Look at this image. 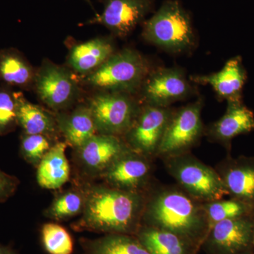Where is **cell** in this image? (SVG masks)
<instances>
[{"instance_id": "6da1fadb", "label": "cell", "mask_w": 254, "mask_h": 254, "mask_svg": "<svg viewBox=\"0 0 254 254\" xmlns=\"http://www.w3.org/2000/svg\"><path fill=\"white\" fill-rule=\"evenodd\" d=\"M86 203L81 217L71 224L76 232L135 235L141 227L146 193H135L105 185H83Z\"/></svg>"}, {"instance_id": "7a4b0ae2", "label": "cell", "mask_w": 254, "mask_h": 254, "mask_svg": "<svg viewBox=\"0 0 254 254\" xmlns=\"http://www.w3.org/2000/svg\"><path fill=\"white\" fill-rule=\"evenodd\" d=\"M141 225L168 230L201 248L210 230L203 203L178 185H152L146 193Z\"/></svg>"}, {"instance_id": "3957f363", "label": "cell", "mask_w": 254, "mask_h": 254, "mask_svg": "<svg viewBox=\"0 0 254 254\" xmlns=\"http://www.w3.org/2000/svg\"><path fill=\"white\" fill-rule=\"evenodd\" d=\"M145 41L173 54L187 53L196 45L190 14L177 0H168L143 23Z\"/></svg>"}, {"instance_id": "277c9868", "label": "cell", "mask_w": 254, "mask_h": 254, "mask_svg": "<svg viewBox=\"0 0 254 254\" xmlns=\"http://www.w3.org/2000/svg\"><path fill=\"white\" fill-rule=\"evenodd\" d=\"M150 71L145 57L136 50L125 48L115 52L93 72L79 77L82 84L97 91L136 95Z\"/></svg>"}, {"instance_id": "5b68a950", "label": "cell", "mask_w": 254, "mask_h": 254, "mask_svg": "<svg viewBox=\"0 0 254 254\" xmlns=\"http://www.w3.org/2000/svg\"><path fill=\"white\" fill-rule=\"evenodd\" d=\"M170 176L187 193L202 203L222 199L228 192L215 169L205 165L190 152L163 158Z\"/></svg>"}, {"instance_id": "8992f818", "label": "cell", "mask_w": 254, "mask_h": 254, "mask_svg": "<svg viewBox=\"0 0 254 254\" xmlns=\"http://www.w3.org/2000/svg\"><path fill=\"white\" fill-rule=\"evenodd\" d=\"M87 105L97 133L122 138L136 120L143 104L135 95L97 91Z\"/></svg>"}, {"instance_id": "52a82bcc", "label": "cell", "mask_w": 254, "mask_h": 254, "mask_svg": "<svg viewBox=\"0 0 254 254\" xmlns=\"http://www.w3.org/2000/svg\"><path fill=\"white\" fill-rule=\"evenodd\" d=\"M33 88L39 99L55 113L70 109L81 96L78 79L72 71L48 60L36 70Z\"/></svg>"}, {"instance_id": "ba28073f", "label": "cell", "mask_w": 254, "mask_h": 254, "mask_svg": "<svg viewBox=\"0 0 254 254\" xmlns=\"http://www.w3.org/2000/svg\"><path fill=\"white\" fill-rule=\"evenodd\" d=\"M201 98L183 108L174 110L159 147L157 157L160 158L190 152L204 133L201 118Z\"/></svg>"}, {"instance_id": "9c48e42d", "label": "cell", "mask_w": 254, "mask_h": 254, "mask_svg": "<svg viewBox=\"0 0 254 254\" xmlns=\"http://www.w3.org/2000/svg\"><path fill=\"white\" fill-rule=\"evenodd\" d=\"M173 113L170 107L142 105L136 120L122 138L130 149L153 160L157 158Z\"/></svg>"}, {"instance_id": "30bf717a", "label": "cell", "mask_w": 254, "mask_h": 254, "mask_svg": "<svg viewBox=\"0 0 254 254\" xmlns=\"http://www.w3.org/2000/svg\"><path fill=\"white\" fill-rule=\"evenodd\" d=\"M194 93L195 88L187 79L185 71L175 66L151 70L137 94L143 105L167 108L190 98Z\"/></svg>"}, {"instance_id": "8fae6325", "label": "cell", "mask_w": 254, "mask_h": 254, "mask_svg": "<svg viewBox=\"0 0 254 254\" xmlns=\"http://www.w3.org/2000/svg\"><path fill=\"white\" fill-rule=\"evenodd\" d=\"M152 160L128 149L110 165L100 178L105 185L118 190L146 193L153 185Z\"/></svg>"}, {"instance_id": "7c38bea8", "label": "cell", "mask_w": 254, "mask_h": 254, "mask_svg": "<svg viewBox=\"0 0 254 254\" xmlns=\"http://www.w3.org/2000/svg\"><path fill=\"white\" fill-rule=\"evenodd\" d=\"M254 215L217 222L202 245L208 254H237L253 250Z\"/></svg>"}, {"instance_id": "4fadbf2b", "label": "cell", "mask_w": 254, "mask_h": 254, "mask_svg": "<svg viewBox=\"0 0 254 254\" xmlns=\"http://www.w3.org/2000/svg\"><path fill=\"white\" fill-rule=\"evenodd\" d=\"M103 12L88 21V24L105 26L120 38L128 36L145 21L153 9V0H101Z\"/></svg>"}, {"instance_id": "5bb4252c", "label": "cell", "mask_w": 254, "mask_h": 254, "mask_svg": "<svg viewBox=\"0 0 254 254\" xmlns=\"http://www.w3.org/2000/svg\"><path fill=\"white\" fill-rule=\"evenodd\" d=\"M128 149L121 137L96 133L75 149V162L83 176L100 178L110 165Z\"/></svg>"}, {"instance_id": "9a60e30c", "label": "cell", "mask_w": 254, "mask_h": 254, "mask_svg": "<svg viewBox=\"0 0 254 254\" xmlns=\"http://www.w3.org/2000/svg\"><path fill=\"white\" fill-rule=\"evenodd\" d=\"M230 198L254 208V157L228 155L215 168Z\"/></svg>"}, {"instance_id": "2e32d148", "label": "cell", "mask_w": 254, "mask_h": 254, "mask_svg": "<svg viewBox=\"0 0 254 254\" xmlns=\"http://www.w3.org/2000/svg\"><path fill=\"white\" fill-rule=\"evenodd\" d=\"M190 81L195 84L208 85L221 100L243 101V89L247 80V72L240 56L227 61L223 67L217 72L207 75H193Z\"/></svg>"}, {"instance_id": "e0dca14e", "label": "cell", "mask_w": 254, "mask_h": 254, "mask_svg": "<svg viewBox=\"0 0 254 254\" xmlns=\"http://www.w3.org/2000/svg\"><path fill=\"white\" fill-rule=\"evenodd\" d=\"M254 131V113L243 101L227 103L225 113L218 121L205 128L210 141L223 145L230 153L235 137Z\"/></svg>"}, {"instance_id": "ac0fdd59", "label": "cell", "mask_w": 254, "mask_h": 254, "mask_svg": "<svg viewBox=\"0 0 254 254\" xmlns=\"http://www.w3.org/2000/svg\"><path fill=\"white\" fill-rule=\"evenodd\" d=\"M115 53L113 41L107 38H93L77 43L69 50L67 64L80 76H84L98 69Z\"/></svg>"}, {"instance_id": "d6986e66", "label": "cell", "mask_w": 254, "mask_h": 254, "mask_svg": "<svg viewBox=\"0 0 254 254\" xmlns=\"http://www.w3.org/2000/svg\"><path fill=\"white\" fill-rule=\"evenodd\" d=\"M54 114L60 134L74 150L98 133L88 105H78L71 111Z\"/></svg>"}, {"instance_id": "ffe728a7", "label": "cell", "mask_w": 254, "mask_h": 254, "mask_svg": "<svg viewBox=\"0 0 254 254\" xmlns=\"http://www.w3.org/2000/svg\"><path fill=\"white\" fill-rule=\"evenodd\" d=\"M135 236L150 254H197L200 249L174 232L144 225Z\"/></svg>"}, {"instance_id": "44dd1931", "label": "cell", "mask_w": 254, "mask_h": 254, "mask_svg": "<svg viewBox=\"0 0 254 254\" xmlns=\"http://www.w3.org/2000/svg\"><path fill=\"white\" fill-rule=\"evenodd\" d=\"M18 126L26 134H42L57 139L60 134L55 114L30 103L21 92H16Z\"/></svg>"}, {"instance_id": "7402d4cb", "label": "cell", "mask_w": 254, "mask_h": 254, "mask_svg": "<svg viewBox=\"0 0 254 254\" xmlns=\"http://www.w3.org/2000/svg\"><path fill=\"white\" fill-rule=\"evenodd\" d=\"M68 145L57 142L37 167V182L46 190H58L69 180L70 165L66 156Z\"/></svg>"}, {"instance_id": "603a6c76", "label": "cell", "mask_w": 254, "mask_h": 254, "mask_svg": "<svg viewBox=\"0 0 254 254\" xmlns=\"http://www.w3.org/2000/svg\"><path fill=\"white\" fill-rule=\"evenodd\" d=\"M36 70L17 50H0V82L23 90L33 88Z\"/></svg>"}, {"instance_id": "cb8c5ba5", "label": "cell", "mask_w": 254, "mask_h": 254, "mask_svg": "<svg viewBox=\"0 0 254 254\" xmlns=\"http://www.w3.org/2000/svg\"><path fill=\"white\" fill-rule=\"evenodd\" d=\"M85 254H150L135 235L108 234L93 240H83Z\"/></svg>"}, {"instance_id": "d4e9b609", "label": "cell", "mask_w": 254, "mask_h": 254, "mask_svg": "<svg viewBox=\"0 0 254 254\" xmlns=\"http://www.w3.org/2000/svg\"><path fill=\"white\" fill-rule=\"evenodd\" d=\"M86 203V193L83 185L68 189L55 195L46 209L44 215L55 221H66L81 215Z\"/></svg>"}, {"instance_id": "484cf974", "label": "cell", "mask_w": 254, "mask_h": 254, "mask_svg": "<svg viewBox=\"0 0 254 254\" xmlns=\"http://www.w3.org/2000/svg\"><path fill=\"white\" fill-rule=\"evenodd\" d=\"M210 229L217 222L227 219L254 215V208L235 198L218 199L203 203Z\"/></svg>"}, {"instance_id": "4316f807", "label": "cell", "mask_w": 254, "mask_h": 254, "mask_svg": "<svg viewBox=\"0 0 254 254\" xmlns=\"http://www.w3.org/2000/svg\"><path fill=\"white\" fill-rule=\"evenodd\" d=\"M42 242L49 254H71L73 242L67 230L59 224H45L41 230Z\"/></svg>"}, {"instance_id": "83f0119b", "label": "cell", "mask_w": 254, "mask_h": 254, "mask_svg": "<svg viewBox=\"0 0 254 254\" xmlns=\"http://www.w3.org/2000/svg\"><path fill=\"white\" fill-rule=\"evenodd\" d=\"M57 142L58 140L46 135L23 133L20 140V154L27 163L37 168Z\"/></svg>"}, {"instance_id": "f1b7e54d", "label": "cell", "mask_w": 254, "mask_h": 254, "mask_svg": "<svg viewBox=\"0 0 254 254\" xmlns=\"http://www.w3.org/2000/svg\"><path fill=\"white\" fill-rule=\"evenodd\" d=\"M0 82V136L11 133L18 126L16 92Z\"/></svg>"}, {"instance_id": "f546056e", "label": "cell", "mask_w": 254, "mask_h": 254, "mask_svg": "<svg viewBox=\"0 0 254 254\" xmlns=\"http://www.w3.org/2000/svg\"><path fill=\"white\" fill-rule=\"evenodd\" d=\"M19 184L17 177L0 170V203H4L15 194Z\"/></svg>"}, {"instance_id": "4dcf8cb0", "label": "cell", "mask_w": 254, "mask_h": 254, "mask_svg": "<svg viewBox=\"0 0 254 254\" xmlns=\"http://www.w3.org/2000/svg\"><path fill=\"white\" fill-rule=\"evenodd\" d=\"M0 254H20L11 246L0 245Z\"/></svg>"}, {"instance_id": "1f68e13d", "label": "cell", "mask_w": 254, "mask_h": 254, "mask_svg": "<svg viewBox=\"0 0 254 254\" xmlns=\"http://www.w3.org/2000/svg\"><path fill=\"white\" fill-rule=\"evenodd\" d=\"M252 250H249V251H247V252H242V253L237 254H254L253 253V251H252Z\"/></svg>"}, {"instance_id": "d6a6232c", "label": "cell", "mask_w": 254, "mask_h": 254, "mask_svg": "<svg viewBox=\"0 0 254 254\" xmlns=\"http://www.w3.org/2000/svg\"><path fill=\"white\" fill-rule=\"evenodd\" d=\"M85 1H86V2L88 3V4H89L90 6H91L92 8H93V4H92L91 0H85Z\"/></svg>"}, {"instance_id": "836d02e7", "label": "cell", "mask_w": 254, "mask_h": 254, "mask_svg": "<svg viewBox=\"0 0 254 254\" xmlns=\"http://www.w3.org/2000/svg\"><path fill=\"white\" fill-rule=\"evenodd\" d=\"M253 247H254V237H253Z\"/></svg>"}]
</instances>
